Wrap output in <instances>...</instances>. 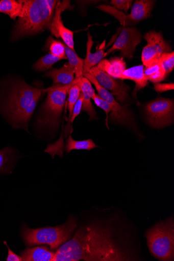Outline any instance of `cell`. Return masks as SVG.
<instances>
[{
  "instance_id": "obj_13",
  "label": "cell",
  "mask_w": 174,
  "mask_h": 261,
  "mask_svg": "<svg viewBox=\"0 0 174 261\" xmlns=\"http://www.w3.org/2000/svg\"><path fill=\"white\" fill-rule=\"evenodd\" d=\"M155 2L152 0H136L131 14L127 15V25H133L150 17Z\"/></svg>"
},
{
  "instance_id": "obj_6",
  "label": "cell",
  "mask_w": 174,
  "mask_h": 261,
  "mask_svg": "<svg viewBox=\"0 0 174 261\" xmlns=\"http://www.w3.org/2000/svg\"><path fill=\"white\" fill-rule=\"evenodd\" d=\"M145 237L153 256L161 260H173L174 223L172 218L157 223L148 230Z\"/></svg>"
},
{
  "instance_id": "obj_20",
  "label": "cell",
  "mask_w": 174,
  "mask_h": 261,
  "mask_svg": "<svg viewBox=\"0 0 174 261\" xmlns=\"http://www.w3.org/2000/svg\"><path fill=\"white\" fill-rule=\"evenodd\" d=\"M22 5L20 1L15 0H2L0 1V13L8 15L12 19L15 20L22 16Z\"/></svg>"
},
{
  "instance_id": "obj_16",
  "label": "cell",
  "mask_w": 174,
  "mask_h": 261,
  "mask_svg": "<svg viewBox=\"0 0 174 261\" xmlns=\"http://www.w3.org/2000/svg\"><path fill=\"white\" fill-rule=\"evenodd\" d=\"M74 75V69L68 62L60 68H54L48 71L44 76L52 79L55 85H67L73 81Z\"/></svg>"
},
{
  "instance_id": "obj_8",
  "label": "cell",
  "mask_w": 174,
  "mask_h": 261,
  "mask_svg": "<svg viewBox=\"0 0 174 261\" xmlns=\"http://www.w3.org/2000/svg\"><path fill=\"white\" fill-rule=\"evenodd\" d=\"M147 122L158 129L168 126L173 123L174 102L171 99L158 98L145 107Z\"/></svg>"
},
{
  "instance_id": "obj_21",
  "label": "cell",
  "mask_w": 174,
  "mask_h": 261,
  "mask_svg": "<svg viewBox=\"0 0 174 261\" xmlns=\"http://www.w3.org/2000/svg\"><path fill=\"white\" fill-rule=\"evenodd\" d=\"M143 72L148 81L154 84L160 83L167 78L158 61L148 66H144Z\"/></svg>"
},
{
  "instance_id": "obj_32",
  "label": "cell",
  "mask_w": 174,
  "mask_h": 261,
  "mask_svg": "<svg viewBox=\"0 0 174 261\" xmlns=\"http://www.w3.org/2000/svg\"><path fill=\"white\" fill-rule=\"evenodd\" d=\"M4 244L7 246L8 249V256L7 258V261H22V258L21 256H18L13 252L8 245L6 242H4Z\"/></svg>"
},
{
  "instance_id": "obj_24",
  "label": "cell",
  "mask_w": 174,
  "mask_h": 261,
  "mask_svg": "<svg viewBox=\"0 0 174 261\" xmlns=\"http://www.w3.org/2000/svg\"><path fill=\"white\" fill-rule=\"evenodd\" d=\"M46 46L51 53L60 60H67L65 54V44L61 41L55 39L52 36L47 40Z\"/></svg>"
},
{
  "instance_id": "obj_18",
  "label": "cell",
  "mask_w": 174,
  "mask_h": 261,
  "mask_svg": "<svg viewBox=\"0 0 174 261\" xmlns=\"http://www.w3.org/2000/svg\"><path fill=\"white\" fill-rule=\"evenodd\" d=\"M55 254L43 246L28 248L20 253V256L24 261H54Z\"/></svg>"
},
{
  "instance_id": "obj_12",
  "label": "cell",
  "mask_w": 174,
  "mask_h": 261,
  "mask_svg": "<svg viewBox=\"0 0 174 261\" xmlns=\"http://www.w3.org/2000/svg\"><path fill=\"white\" fill-rule=\"evenodd\" d=\"M70 7L69 1H63L62 3L59 1L53 21L48 30L51 31L52 35L57 38H61L64 44L74 51L73 32L64 25L61 17L62 13L65 10L70 9Z\"/></svg>"
},
{
  "instance_id": "obj_10",
  "label": "cell",
  "mask_w": 174,
  "mask_h": 261,
  "mask_svg": "<svg viewBox=\"0 0 174 261\" xmlns=\"http://www.w3.org/2000/svg\"><path fill=\"white\" fill-rule=\"evenodd\" d=\"M142 36L135 28L124 27L113 46L108 50L107 56L114 51H120V56L129 59H132L136 46L141 42Z\"/></svg>"
},
{
  "instance_id": "obj_2",
  "label": "cell",
  "mask_w": 174,
  "mask_h": 261,
  "mask_svg": "<svg viewBox=\"0 0 174 261\" xmlns=\"http://www.w3.org/2000/svg\"><path fill=\"white\" fill-rule=\"evenodd\" d=\"M23 12L15 27L13 39L34 35L49 29L59 1L21 0Z\"/></svg>"
},
{
  "instance_id": "obj_17",
  "label": "cell",
  "mask_w": 174,
  "mask_h": 261,
  "mask_svg": "<svg viewBox=\"0 0 174 261\" xmlns=\"http://www.w3.org/2000/svg\"><path fill=\"white\" fill-rule=\"evenodd\" d=\"M106 41L101 45L98 49L94 54L91 53L92 46L94 43L92 37L88 33V42L87 43V54L84 64V74L89 73L90 70L95 66L103 59L106 57L107 54L105 53Z\"/></svg>"
},
{
  "instance_id": "obj_15",
  "label": "cell",
  "mask_w": 174,
  "mask_h": 261,
  "mask_svg": "<svg viewBox=\"0 0 174 261\" xmlns=\"http://www.w3.org/2000/svg\"><path fill=\"white\" fill-rule=\"evenodd\" d=\"M143 65H138L126 69L117 77L121 80H129L135 83V89L133 92V97H136L138 91L148 85V80L145 77L143 69Z\"/></svg>"
},
{
  "instance_id": "obj_26",
  "label": "cell",
  "mask_w": 174,
  "mask_h": 261,
  "mask_svg": "<svg viewBox=\"0 0 174 261\" xmlns=\"http://www.w3.org/2000/svg\"><path fill=\"white\" fill-rule=\"evenodd\" d=\"M81 92L82 90L80 87L76 84L72 85L69 89L67 105L69 112V120L70 119L73 107L79 100Z\"/></svg>"
},
{
  "instance_id": "obj_4",
  "label": "cell",
  "mask_w": 174,
  "mask_h": 261,
  "mask_svg": "<svg viewBox=\"0 0 174 261\" xmlns=\"http://www.w3.org/2000/svg\"><path fill=\"white\" fill-rule=\"evenodd\" d=\"M77 226V220L70 217L65 224L56 227L31 229L24 225L21 234L23 240L29 246L47 245L52 250H54L71 238Z\"/></svg>"
},
{
  "instance_id": "obj_19",
  "label": "cell",
  "mask_w": 174,
  "mask_h": 261,
  "mask_svg": "<svg viewBox=\"0 0 174 261\" xmlns=\"http://www.w3.org/2000/svg\"><path fill=\"white\" fill-rule=\"evenodd\" d=\"M96 66L110 76L117 79L127 69V63L123 58H114L110 61L103 60Z\"/></svg>"
},
{
  "instance_id": "obj_3",
  "label": "cell",
  "mask_w": 174,
  "mask_h": 261,
  "mask_svg": "<svg viewBox=\"0 0 174 261\" xmlns=\"http://www.w3.org/2000/svg\"><path fill=\"white\" fill-rule=\"evenodd\" d=\"M45 89L29 86L23 82L16 85L10 93L7 111L14 128L28 131V123Z\"/></svg>"
},
{
  "instance_id": "obj_27",
  "label": "cell",
  "mask_w": 174,
  "mask_h": 261,
  "mask_svg": "<svg viewBox=\"0 0 174 261\" xmlns=\"http://www.w3.org/2000/svg\"><path fill=\"white\" fill-rule=\"evenodd\" d=\"M13 156V151L10 147L0 151V173L9 170Z\"/></svg>"
},
{
  "instance_id": "obj_5",
  "label": "cell",
  "mask_w": 174,
  "mask_h": 261,
  "mask_svg": "<svg viewBox=\"0 0 174 261\" xmlns=\"http://www.w3.org/2000/svg\"><path fill=\"white\" fill-rule=\"evenodd\" d=\"M77 80L74 79L70 84H57L45 89L47 96L42 107V114L38 121L39 127L52 130H56L59 127L69 89L72 85L77 84Z\"/></svg>"
},
{
  "instance_id": "obj_28",
  "label": "cell",
  "mask_w": 174,
  "mask_h": 261,
  "mask_svg": "<svg viewBox=\"0 0 174 261\" xmlns=\"http://www.w3.org/2000/svg\"><path fill=\"white\" fill-rule=\"evenodd\" d=\"M158 61L167 77L174 68V53L172 51L163 54Z\"/></svg>"
},
{
  "instance_id": "obj_7",
  "label": "cell",
  "mask_w": 174,
  "mask_h": 261,
  "mask_svg": "<svg viewBox=\"0 0 174 261\" xmlns=\"http://www.w3.org/2000/svg\"><path fill=\"white\" fill-rule=\"evenodd\" d=\"M84 77L95 86L98 96L110 105L109 119L112 122L136 129L135 117L127 106H122L117 102L110 91L102 87L92 75L87 73L84 74Z\"/></svg>"
},
{
  "instance_id": "obj_31",
  "label": "cell",
  "mask_w": 174,
  "mask_h": 261,
  "mask_svg": "<svg viewBox=\"0 0 174 261\" xmlns=\"http://www.w3.org/2000/svg\"><path fill=\"white\" fill-rule=\"evenodd\" d=\"M154 89L158 93L173 90L174 89V84L173 83H156L154 85Z\"/></svg>"
},
{
  "instance_id": "obj_25",
  "label": "cell",
  "mask_w": 174,
  "mask_h": 261,
  "mask_svg": "<svg viewBox=\"0 0 174 261\" xmlns=\"http://www.w3.org/2000/svg\"><path fill=\"white\" fill-rule=\"evenodd\" d=\"M60 59L52 54H49L40 59L34 65V68L41 72L52 68L56 62L60 61Z\"/></svg>"
},
{
  "instance_id": "obj_23",
  "label": "cell",
  "mask_w": 174,
  "mask_h": 261,
  "mask_svg": "<svg viewBox=\"0 0 174 261\" xmlns=\"http://www.w3.org/2000/svg\"><path fill=\"white\" fill-rule=\"evenodd\" d=\"M97 147L93 141L90 139L83 141H76L69 136L66 141L65 150L69 153L73 150H86L90 151Z\"/></svg>"
},
{
  "instance_id": "obj_9",
  "label": "cell",
  "mask_w": 174,
  "mask_h": 261,
  "mask_svg": "<svg viewBox=\"0 0 174 261\" xmlns=\"http://www.w3.org/2000/svg\"><path fill=\"white\" fill-rule=\"evenodd\" d=\"M144 39L147 42L141 55V60L144 66L158 61L163 54L172 52L171 46L164 39L161 33L149 32L144 35Z\"/></svg>"
},
{
  "instance_id": "obj_29",
  "label": "cell",
  "mask_w": 174,
  "mask_h": 261,
  "mask_svg": "<svg viewBox=\"0 0 174 261\" xmlns=\"http://www.w3.org/2000/svg\"><path fill=\"white\" fill-rule=\"evenodd\" d=\"M133 3L132 0H112L111 4L117 10H123L127 13Z\"/></svg>"
},
{
  "instance_id": "obj_22",
  "label": "cell",
  "mask_w": 174,
  "mask_h": 261,
  "mask_svg": "<svg viewBox=\"0 0 174 261\" xmlns=\"http://www.w3.org/2000/svg\"><path fill=\"white\" fill-rule=\"evenodd\" d=\"M65 54L68 63L72 66L76 72V79H81L84 77V60L80 58L76 53L69 48L65 44Z\"/></svg>"
},
{
  "instance_id": "obj_11",
  "label": "cell",
  "mask_w": 174,
  "mask_h": 261,
  "mask_svg": "<svg viewBox=\"0 0 174 261\" xmlns=\"http://www.w3.org/2000/svg\"><path fill=\"white\" fill-rule=\"evenodd\" d=\"M104 88L110 91L115 96L119 103H126L129 99V91L131 88L123 82L117 81L116 79L99 69L96 66L91 68L89 73Z\"/></svg>"
},
{
  "instance_id": "obj_1",
  "label": "cell",
  "mask_w": 174,
  "mask_h": 261,
  "mask_svg": "<svg viewBox=\"0 0 174 261\" xmlns=\"http://www.w3.org/2000/svg\"><path fill=\"white\" fill-rule=\"evenodd\" d=\"M109 225L93 223L83 226L56 252L54 261L128 260L130 258L113 239Z\"/></svg>"
},
{
  "instance_id": "obj_30",
  "label": "cell",
  "mask_w": 174,
  "mask_h": 261,
  "mask_svg": "<svg viewBox=\"0 0 174 261\" xmlns=\"http://www.w3.org/2000/svg\"><path fill=\"white\" fill-rule=\"evenodd\" d=\"M84 99L83 93L81 92L79 100L77 102L76 104L74 105L72 114L70 117V121L72 123L77 116H78L81 113L83 106V102Z\"/></svg>"
},
{
  "instance_id": "obj_14",
  "label": "cell",
  "mask_w": 174,
  "mask_h": 261,
  "mask_svg": "<svg viewBox=\"0 0 174 261\" xmlns=\"http://www.w3.org/2000/svg\"><path fill=\"white\" fill-rule=\"evenodd\" d=\"M77 80V84L80 87L84 96L82 110L89 115V121L97 119V113L91 101V98L96 94L91 82L85 77Z\"/></svg>"
}]
</instances>
